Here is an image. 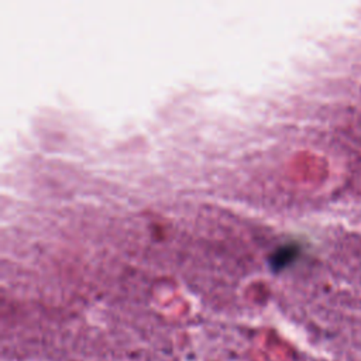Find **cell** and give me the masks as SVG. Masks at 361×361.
Listing matches in <instances>:
<instances>
[]
</instances>
